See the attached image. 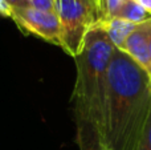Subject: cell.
I'll list each match as a JSON object with an SVG mask.
<instances>
[{"label": "cell", "mask_w": 151, "mask_h": 150, "mask_svg": "<svg viewBox=\"0 0 151 150\" xmlns=\"http://www.w3.org/2000/svg\"><path fill=\"white\" fill-rule=\"evenodd\" d=\"M11 19L27 33L39 36L58 47L61 45V27L56 12L36 9L32 7L13 8Z\"/></svg>", "instance_id": "cell-4"}, {"label": "cell", "mask_w": 151, "mask_h": 150, "mask_svg": "<svg viewBox=\"0 0 151 150\" xmlns=\"http://www.w3.org/2000/svg\"><path fill=\"white\" fill-rule=\"evenodd\" d=\"M96 27H98L99 29H102L106 33V36L109 37L114 48L123 50L126 40L131 35V32L135 29L137 25L119 17H110L106 20L97 21Z\"/></svg>", "instance_id": "cell-6"}, {"label": "cell", "mask_w": 151, "mask_h": 150, "mask_svg": "<svg viewBox=\"0 0 151 150\" xmlns=\"http://www.w3.org/2000/svg\"><path fill=\"white\" fill-rule=\"evenodd\" d=\"M94 1H96V0H94Z\"/></svg>", "instance_id": "cell-16"}, {"label": "cell", "mask_w": 151, "mask_h": 150, "mask_svg": "<svg viewBox=\"0 0 151 150\" xmlns=\"http://www.w3.org/2000/svg\"><path fill=\"white\" fill-rule=\"evenodd\" d=\"M76 124H77V144L80 150H109L102 142L94 126L82 121H76Z\"/></svg>", "instance_id": "cell-7"}, {"label": "cell", "mask_w": 151, "mask_h": 150, "mask_svg": "<svg viewBox=\"0 0 151 150\" xmlns=\"http://www.w3.org/2000/svg\"><path fill=\"white\" fill-rule=\"evenodd\" d=\"M114 49L106 33L94 25L86 36L82 50L74 57L77 77L72 101L76 121L94 126L101 140L105 125L109 66Z\"/></svg>", "instance_id": "cell-2"}, {"label": "cell", "mask_w": 151, "mask_h": 150, "mask_svg": "<svg viewBox=\"0 0 151 150\" xmlns=\"http://www.w3.org/2000/svg\"><path fill=\"white\" fill-rule=\"evenodd\" d=\"M150 33L151 21L138 24L125 43L123 50L129 57H131L141 68H143L151 77V58H150Z\"/></svg>", "instance_id": "cell-5"}, {"label": "cell", "mask_w": 151, "mask_h": 150, "mask_svg": "<svg viewBox=\"0 0 151 150\" xmlns=\"http://www.w3.org/2000/svg\"><path fill=\"white\" fill-rule=\"evenodd\" d=\"M151 109V77L115 48L109 66L102 142L109 150H137Z\"/></svg>", "instance_id": "cell-1"}, {"label": "cell", "mask_w": 151, "mask_h": 150, "mask_svg": "<svg viewBox=\"0 0 151 150\" xmlns=\"http://www.w3.org/2000/svg\"><path fill=\"white\" fill-rule=\"evenodd\" d=\"M55 12L61 27L60 47L72 57H77L83 43L99 20L94 0H55Z\"/></svg>", "instance_id": "cell-3"}, {"label": "cell", "mask_w": 151, "mask_h": 150, "mask_svg": "<svg viewBox=\"0 0 151 150\" xmlns=\"http://www.w3.org/2000/svg\"><path fill=\"white\" fill-rule=\"evenodd\" d=\"M28 4L29 7L36 9L55 12V0H28Z\"/></svg>", "instance_id": "cell-11"}, {"label": "cell", "mask_w": 151, "mask_h": 150, "mask_svg": "<svg viewBox=\"0 0 151 150\" xmlns=\"http://www.w3.org/2000/svg\"><path fill=\"white\" fill-rule=\"evenodd\" d=\"M115 17L123 19L129 23L138 25V24L151 21V13L146 8L142 7L137 0H125Z\"/></svg>", "instance_id": "cell-8"}, {"label": "cell", "mask_w": 151, "mask_h": 150, "mask_svg": "<svg viewBox=\"0 0 151 150\" xmlns=\"http://www.w3.org/2000/svg\"><path fill=\"white\" fill-rule=\"evenodd\" d=\"M12 8H23V7H29L28 0H7Z\"/></svg>", "instance_id": "cell-13"}, {"label": "cell", "mask_w": 151, "mask_h": 150, "mask_svg": "<svg viewBox=\"0 0 151 150\" xmlns=\"http://www.w3.org/2000/svg\"><path fill=\"white\" fill-rule=\"evenodd\" d=\"M149 48H150V58H151V33H150V41H149Z\"/></svg>", "instance_id": "cell-15"}, {"label": "cell", "mask_w": 151, "mask_h": 150, "mask_svg": "<svg viewBox=\"0 0 151 150\" xmlns=\"http://www.w3.org/2000/svg\"><path fill=\"white\" fill-rule=\"evenodd\" d=\"M123 3H125V0H96L99 20L115 17Z\"/></svg>", "instance_id": "cell-9"}, {"label": "cell", "mask_w": 151, "mask_h": 150, "mask_svg": "<svg viewBox=\"0 0 151 150\" xmlns=\"http://www.w3.org/2000/svg\"><path fill=\"white\" fill-rule=\"evenodd\" d=\"M137 1L151 13V0H137Z\"/></svg>", "instance_id": "cell-14"}, {"label": "cell", "mask_w": 151, "mask_h": 150, "mask_svg": "<svg viewBox=\"0 0 151 150\" xmlns=\"http://www.w3.org/2000/svg\"><path fill=\"white\" fill-rule=\"evenodd\" d=\"M13 12V8L7 0H0V16L4 17H11Z\"/></svg>", "instance_id": "cell-12"}, {"label": "cell", "mask_w": 151, "mask_h": 150, "mask_svg": "<svg viewBox=\"0 0 151 150\" xmlns=\"http://www.w3.org/2000/svg\"><path fill=\"white\" fill-rule=\"evenodd\" d=\"M137 150H151V109H150L149 118H147L146 126L143 129V133H142V137L139 140Z\"/></svg>", "instance_id": "cell-10"}]
</instances>
